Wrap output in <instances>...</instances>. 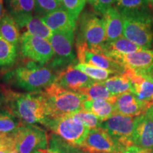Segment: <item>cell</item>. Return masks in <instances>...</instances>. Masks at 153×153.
<instances>
[{
	"instance_id": "6da1fadb",
	"label": "cell",
	"mask_w": 153,
	"mask_h": 153,
	"mask_svg": "<svg viewBox=\"0 0 153 153\" xmlns=\"http://www.w3.org/2000/svg\"><path fill=\"white\" fill-rule=\"evenodd\" d=\"M5 109L19 118L23 123H42L48 116L43 91L19 93L9 89H2Z\"/></svg>"
},
{
	"instance_id": "7a4b0ae2",
	"label": "cell",
	"mask_w": 153,
	"mask_h": 153,
	"mask_svg": "<svg viewBox=\"0 0 153 153\" xmlns=\"http://www.w3.org/2000/svg\"><path fill=\"white\" fill-rule=\"evenodd\" d=\"M43 94L47 107V117L70 116L84 109L86 98L81 94L53 83L44 89Z\"/></svg>"
},
{
	"instance_id": "3957f363",
	"label": "cell",
	"mask_w": 153,
	"mask_h": 153,
	"mask_svg": "<svg viewBox=\"0 0 153 153\" xmlns=\"http://www.w3.org/2000/svg\"><path fill=\"white\" fill-rule=\"evenodd\" d=\"M41 124L68 144L76 147L82 144L90 131L70 115L55 118L46 117Z\"/></svg>"
},
{
	"instance_id": "277c9868",
	"label": "cell",
	"mask_w": 153,
	"mask_h": 153,
	"mask_svg": "<svg viewBox=\"0 0 153 153\" xmlns=\"http://www.w3.org/2000/svg\"><path fill=\"white\" fill-rule=\"evenodd\" d=\"M123 36L133 43L149 49L153 46V18L148 13L122 16Z\"/></svg>"
},
{
	"instance_id": "5b68a950",
	"label": "cell",
	"mask_w": 153,
	"mask_h": 153,
	"mask_svg": "<svg viewBox=\"0 0 153 153\" xmlns=\"http://www.w3.org/2000/svg\"><path fill=\"white\" fill-rule=\"evenodd\" d=\"M12 77L18 87L33 92L43 91V89L55 83L57 74H55L51 68L40 67L29 69L26 67H19L15 70Z\"/></svg>"
},
{
	"instance_id": "8992f818",
	"label": "cell",
	"mask_w": 153,
	"mask_h": 153,
	"mask_svg": "<svg viewBox=\"0 0 153 153\" xmlns=\"http://www.w3.org/2000/svg\"><path fill=\"white\" fill-rule=\"evenodd\" d=\"M12 135L19 153H31L48 148V135L36 125L23 123Z\"/></svg>"
},
{
	"instance_id": "52a82bcc",
	"label": "cell",
	"mask_w": 153,
	"mask_h": 153,
	"mask_svg": "<svg viewBox=\"0 0 153 153\" xmlns=\"http://www.w3.org/2000/svg\"><path fill=\"white\" fill-rule=\"evenodd\" d=\"M74 38L73 29L53 32L49 41L55 52V57L50 68L55 70L61 67L65 68L72 64L75 57L73 49Z\"/></svg>"
},
{
	"instance_id": "ba28073f",
	"label": "cell",
	"mask_w": 153,
	"mask_h": 153,
	"mask_svg": "<svg viewBox=\"0 0 153 153\" xmlns=\"http://www.w3.org/2000/svg\"><path fill=\"white\" fill-rule=\"evenodd\" d=\"M76 39L86 42L89 50L100 47L106 43L104 19L96 14L86 13L79 19V30Z\"/></svg>"
},
{
	"instance_id": "9c48e42d",
	"label": "cell",
	"mask_w": 153,
	"mask_h": 153,
	"mask_svg": "<svg viewBox=\"0 0 153 153\" xmlns=\"http://www.w3.org/2000/svg\"><path fill=\"white\" fill-rule=\"evenodd\" d=\"M137 116L115 114L101 123V128L124 148L133 145V137Z\"/></svg>"
},
{
	"instance_id": "30bf717a",
	"label": "cell",
	"mask_w": 153,
	"mask_h": 153,
	"mask_svg": "<svg viewBox=\"0 0 153 153\" xmlns=\"http://www.w3.org/2000/svg\"><path fill=\"white\" fill-rule=\"evenodd\" d=\"M22 53L27 58L43 65L49 62L54 51L48 40L24 32L21 38Z\"/></svg>"
},
{
	"instance_id": "8fae6325",
	"label": "cell",
	"mask_w": 153,
	"mask_h": 153,
	"mask_svg": "<svg viewBox=\"0 0 153 153\" xmlns=\"http://www.w3.org/2000/svg\"><path fill=\"white\" fill-rule=\"evenodd\" d=\"M79 148L89 153H120L125 148L102 128L90 130Z\"/></svg>"
},
{
	"instance_id": "7c38bea8",
	"label": "cell",
	"mask_w": 153,
	"mask_h": 153,
	"mask_svg": "<svg viewBox=\"0 0 153 153\" xmlns=\"http://www.w3.org/2000/svg\"><path fill=\"white\" fill-rule=\"evenodd\" d=\"M76 55L79 63L87 64L96 68L114 72L116 74H122L125 68L119 63L102 54L91 52L86 42L76 39Z\"/></svg>"
},
{
	"instance_id": "4fadbf2b",
	"label": "cell",
	"mask_w": 153,
	"mask_h": 153,
	"mask_svg": "<svg viewBox=\"0 0 153 153\" xmlns=\"http://www.w3.org/2000/svg\"><path fill=\"white\" fill-rule=\"evenodd\" d=\"M106 56L113 59L125 68H131L137 73L153 68V50L143 49L131 54L108 53Z\"/></svg>"
},
{
	"instance_id": "5bb4252c",
	"label": "cell",
	"mask_w": 153,
	"mask_h": 153,
	"mask_svg": "<svg viewBox=\"0 0 153 153\" xmlns=\"http://www.w3.org/2000/svg\"><path fill=\"white\" fill-rule=\"evenodd\" d=\"M131 81V92L137 100L149 109L153 106V82L148 78L137 73L131 68H125L123 73Z\"/></svg>"
},
{
	"instance_id": "9a60e30c",
	"label": "cell",
	"mask_w": 153,
	"mask_h": 153,
	"mask_svg": "<svg viewBox=\"0 0 153 153\" xmlns=\"http://www.w3.org/2000/svg\"><path fill=\"white\" fill-rule=\"evenodd\" d=\"M95 82L85 73L74 68L72 63L57 72L55 80V83L60 87L74 91L89 87Z\"/></svg>"
},
{
	"instance_id": "2e32d148",
	"label": "cell",
	"mask_w": 153,
	"mask_h": 153,
	"mask_svg": "<svg viewBox=\"0 0 153 153\" xmlns=\"http://www.w3.org/2000/svg\"><path fill=\"white\" fill-rule=\"evenodd\" d=\"M133 142L138 147L153 150V106L137 116Z\"/></svg>"
},
{
	"instance_id": "e0dca14e",
	"label": "cell",
	"mask_w": 153,
	"mask_h": 153,
	"mask_svg": "<svg viewBox=\"0 0 153 153\" xmlns=\"http://www.w3.org/2000/svg\"><path fill=\"white\" fill-rule=\"evenodd\" d=\"M115 114L139 116L148 111L131 91L118 95L114 104Z\"/></svg>"
},
{
	"instance_id": "ac0fdd59",
	"label": "cell",
	"mask_w": 153,
	"mask_h": 153,
	"mask_svg": "<svg viewBox=\"0 0 153 153\" xmlns=\"http://www.w3.org/2000/svg\"><path fill=\"white\" fill-rule=\"evenodd\" d=\"M103 15L106 28V42H112L123 35V19L114 7L107 9Z\"/></svg>"
},
{
	"instance_id": "d6986e66",
	"label": "cell",
	"mask_w": 153,
	"mask_h": 153,
	"mask_svg": "<svg viewBox=\"0 0 153 153\" xmlns=\"http://www.w3.org/2000/svg\"><path fill=\"white\" fill-rule=\"evenodd\" d=\"M41 20L53 32L76 28V21L63 8L59 9L42 17Z\"/></svg>"
},
{
	"instance_id": "ffe728a7",
	"label": "cell",
	"mask_w": 153,
	"mask_h": 153,
	"mask_svg": "<svg viewBox=\"0 0 153 153\" xmlns=\"http://www.w3.org/2000/svg\"><path fill=\"white\" fill-rule=\"evenodd\" d=\"M5 2L9 14L20 28L35 11V0H5Z\"/></svg>"
},
{
	"instance_id": "44dd1931",
	"label": "cell",
	"mask_w": 153,
	"mask_h": 153,
	"mask_svg": "<svg viewBox=\"0 0 153 153\" xmlns=\"http://www.w3.org/2000/svg\"><path fill=\"white\" fill-rule=\"evenodd\" d=\"M86 98V101L105 100L115 104L118 96L112 94L105 87L102 82L96 81L88 87L82 88L77 91Z\"/></svg>"
},
{
	"instance_id": "7402d4cb",
	"label": "cell",
	"mask_w": 153,
	"mask_h": 153,
	"mask_svg": "<svg viewBox=\"0 0 153 153\" xmlns=\"http://www.w3.org/2000/svg\"><path fill=\"white\" fill-rule=\"evenodd\" d=\"M150 4L147 0H116L113 7L121 16H130L149 12Z\"/></svg>"
},
{
	"instance_id": "603a6c76",
	"label": "cell",
	"mask_w": 153,
	"mask_h": 153,
	"mask_svg": "<svg viewBox=\"0 0 153 153\" xmlns=\"http://www.w3.org/2000/svg\"><path fill=\"white\" fill-rule=\"evenodd\" d=\"M84 109L94 114L101 122L108 120L115 114L114 104L105 100L85 101Z\"/></svg>"
},
{
	"instance_id": "cb8c5ba5",
	"label": "cell",
	"mask_w": 153,
	"mask_h": 153,
	"mask_svg": "<svg viewBox=\"0 0 153 153\" xmlns=\"http://www.w3.org/2000/svg\"><path fill=\"white\" fill-rule=\"evenodd\" d=\"M103 55H106L108 53H116L120 54H131L140 50L145 49L139 45L130 41L127 38L122 36L116 41L106 42L102 46Z\"/></svg>"
},
{
	"instance_id": "d4e9b609",
	"label": "cell",
	"mask_w": 153,
	"mask_h": 153,
	"mask_svg": "<svg viewBox=\"0 0 153 153\" xmlns=\"http://www.w3.org/2000/svg\"><path fill=\"white\" fill-rule=\"evenodd\" d=\"M0 34L6 41L16 46L20 41L19 26L9 13L6 12L0 22Z\"/></svg>"
},
{
	"instance_id": "484cf974",
	"label": "cell",
	"mask_w": 153,
	"mask_h": 153,
	"mask_svg": "<svg viewBox=\"0 0 153 153\" xmlns=\"http://www.w3.org/2000/svg\"><path fill=\"white\" fill-rule=\"evenodd\" d=\"M102 83L107 89L115 96H118L132 90L131 81L123 74L113 75L105 81H103Z\"/></svg>"
},
{
	"instance_id": "4316f807",
	"label": "cell",
	"mask_w": 153,
	"mask_h": 153,
	"mask_svg": "<svg viewBox=\"0 0 153 153\" xmlns=\"http://www.w3.org/2000/svg\"><path fill=\"white\" fill-rule=\"evenodd\" d=\"M22 28H26L28 33L38 36L46 40H50L53 35V31L44 24L41 17L31 16L26 19Z\"/></svg>"
},
{
	"instance_id": "83f0119b",
	"label": "cell",
	"mask_w": 153,
	"mask_h": 153,
	"mask_svg": "<svg viewBox=\"0 0 153 153\" xmlns=\"http://www.w3.org/2000/svg\"><path fill=\"white\" fill-rule=\"evenodd\" d=\"M23 124L19 118L7 110L0 111V134H13Z\"/></svg>"
},
{
	"instance_id": "f1b7e54d",
	"label": "cell",
	"mask_w": 153,
	"mask_h": 153,
	"mask_svg": "<svg viewBox=\"0 0 153 153\" xmlns=\"http://www.w3.org/2000/svg\"><path fill=\"white\" fill-rule=\"evenodd\" d=\"M16 57V46L6 41L0 34V67L12 65Z\"/></svg>"
},
{
	"instance_id": "f546056e",
	"label": "cell",
	"mask_w": 153,
	"mask_h": 153,
	"mask_svg": "<svg viewBox=\"0 0 153 153\" xmlns=\"http://www.w3.org/2000/svg\"><path fill=\"white\" fill-rule=\"evenodd\" d=\"M74 68L85 73L88 76L95 81L103 82L111 77V76L118 74L114 72L109 70H103V69L96 68V67L89 65L83 63H78L74 65Z\"/></svg>"
},
{
	"instance_id": "4dcf8cb0",
	"label": "cell",
	"mask_w": 153,
	"mask_h": 153,
	"mask_svg": "<svg viewBox=\"0 0 153 153\" xmlns=\"http://www.w3.org/2000/svg\"><path fill=\"white\" fill-rule=\"evenodd\" d=\"M48 145L55 147L61 153H89L82 150L79 147L68 144L58 135L53 133L48 135Z\"/></svg>"
},
{
	"instance_id": "1f68e13d",
	"label": "cell",
	"mask_w": 153,
	"mask_h": 153,
	"mask_svg": "<svg viewBox=\"0 0 153 153\" xmlns=\"http://www.w3.org/2000/svg\"><path fill=\"white\" fill-rule=\"evenodd\" d=\"M61 8L60 0H35V12L41 18Z\"/></svg>"
},
{
	"instance_id": "d6a6232c",
	"label": "cell",
	"mask_w": 153,
	"mask_h": 153,
	"mask_svg": "<svg viewBox=\"0 0 153 153\" xmlns=\"http://www.w3.org/2000/svg\"><path fill=\"white\" fill-rule=\"evenodd\" d=\"M76 120H79L84 126H86L89 130H94L101 128L102 122L94 114L87 111L85 109L79 111V112L70 115Z\"/></svg>"
},
{
	"instance_id": "836d02e7",
	"label": "cell",
	"mask_w": 153,
	"mask_h": 153,
	"mask_svg": "<svg viewBox=\"0 0 153 153\" xmlns=\"http://www.w3.org/2000/svg\"><path fill=\"white\" fill-rule=\"evenodd\" d=\"M62 8L74 21L77 20L87 2V0H60Z\"/></svg>"
},
{
	"instance_id": "e575fe53",
	"label": "cell",
	"mask_w": 153,
	"mask_h": 153,
	"mask_svg": "<svg viewBox=\"0 0 153 153\" xmlns=\"http://www.w3.org/2000/svg\"><path fill=\"white\" fill-rule=\"evenodd\" d=\"M116 0H97L93 8L99 14H103L107 9L112 7Z\"/></svg>"
},
{
	"instance_id": "d590c367",
	"label": "cell",
	"mask_w": 153,
	"mask_h": 153,
	"mask_svg": "<svg viewBox=\"0 0 153 153\" xmlns=\"http://www.w3.org/2000/svg\"><path fill=\"white\" fill-rule=\"evenodd\" d=\"M120 153H152V150L143 148L137 146V145H133L131 146L126 147Z\"/></svg>"
},
{
	"instance_id": "8d00e7d4",
	"label": "cell",
	"mask_w": 153,
	"mask_h": 153,
	"mask_svg": "<svg viewBox=\"0 0 153 153\" xmlns=\"http://www.w3.org/2000/svg\"><path fill=\"white\" fill-rule=\"evenodd\" d=\"M138 74L145 76V77L148 78L149 79H150L151 81L153 82V68H152L150 70H148V71L140 72V73H138Z\"/></svg>"
},
{
	"instance_id": "74e56055",
	"label": "cell",
	"mask_w": 153,
	"mask_h": 153,
	"mask_svg": "<svg viewBox=\"0 0 153 153\" xmlns=\"http://www.w3.org/2000/svg\"><path fill=\"white\" fill-rule=\"evenodd\" d=\"M43 153H61L60 151L55 148V147L48 145V148L44 149Z\"/></svg>"
},
{
	"instance_id": "f35d334b",
	"label": "cell",
	"mask_w": 153,
	"mask_h": 153,
	"mask_svg": "<svg viewBox=\"0 0 153 153\" xmlns=\"http://www.w3.org/2000/svg\"><path fill=\"white\" fill-rule=\"evenodd\" d=\"M6 13V11L4 9L3 7V0H0V22Z\"/></svg>"
},
{
	"instance_id": "ab89813d",
	"label": "cell",
	"mask_w": 153,
	"mask_h": 153,
	"mask_svg": "<svg viewBox=\"0 0 153 153\" xmlns=\"http://www.w3.org/2000/svg\"><path fill=\"white\" fill-rule=\"evenodd\" d=\"M4 105V96L3 91H0V107Z\"/></svg>"
},
{
	"instance_id": "60d3db41",
	"label": "cell",
	"mask_w": 153,
	"mask_h": 153,
	"mask_svg": "<svg viewBox=\"0 0 153 153\" xmlns=\"http://www.w3.org/2000/svg\"><path fill=\"white\" fill-rule=\"evenodd\" d=\"M87 1H88V2L93 7V6L95 4V3H96V1H97V0H87Z\"/></svg>"
},
{
	"instance_id": "b9f144b4",
	"label": "cell",
	"mask_w": 153,
	"mask_h": 153,
	"mask_svg": "<svg viewBox=\"0 0 153 153\" xmlns=\"http://www.w3.org/2000/svg\"><path fill=\"white\" fill-rule=\"evenodd\" d=\"M31 153H43V150H38Z\"/></svg>"
},
{
	"instance_id": "7bdbcfd3",
	"label": "cell",
	"mask_w": 153,
	"mask_h": 153,
	"mask_svg": "<svg viewBox=\"0 0 153 153\" xmlns=\"http://www.w3.org/2000/svg\"><path fill=\"white\" fill-rule=\"evenodd\" d=\"M147 1H148L150 4H152V7H153V0H147Z\"/></svg>"
},
{
	"instance_id": "ee69618b",
	"label": "cell",
	"mask_w": 153,
	"mask_h": 153,
	"mask_svg": "<svg viewBox=\"0 0 153 153\" xmlns=\"http://www.w3.org/2000/svg\"><path fill=\"white\" fill-rule=\"evenodd\" d=\"M9 153H19V152H17V150H14L11 151V152H9Z\"/></svg>"
},
{
	"instance_id": "f6af8a7d",
	"label": "cell",
	"mask_w": 153,
	"mask_h": 153,
	"mask_svg": "<svg viewBox=\"0 0 153 153\" xmlns=\"http://www.w3.org/2000/svg\"><path fill=\"white\" fill-rule=\"evenodd\" d=\"M0 153H9V152H4V151H0Z\"/></svg>"
},
{
	"instance_id": "bcb514c9",
	"label": "cell",
	"mask_w": 153,
	"mask_h": 153,
	"mask_svg": "<svg viewBox=\"0 0 153 153\" xmlns=\"http://www.w3.org/2000/svg\"><path fill=\"white\" fill-rule=\"evenodd\" d=\"M152 8H153V7H152Z\"/></svg>"
}]
</instances>
